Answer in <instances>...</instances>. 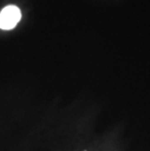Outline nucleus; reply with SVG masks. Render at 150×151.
<instances>
[{
	"mask_svg": "<svg viewBox=\"0 0 150 151\" xmlns=\"http://www.w3.org/2000/svg\"><path fill=\"white\" fill-rule=\"evenodd\" d=\"M21 18V11L17 6H7L0 12V28L4 30L13 29L20 22Z\"/></svg>",
	"mask_w": 150,
	"mask_h": 151,
	"instance_id": "1",
	"label": "nucleus"
}]
</instances>
